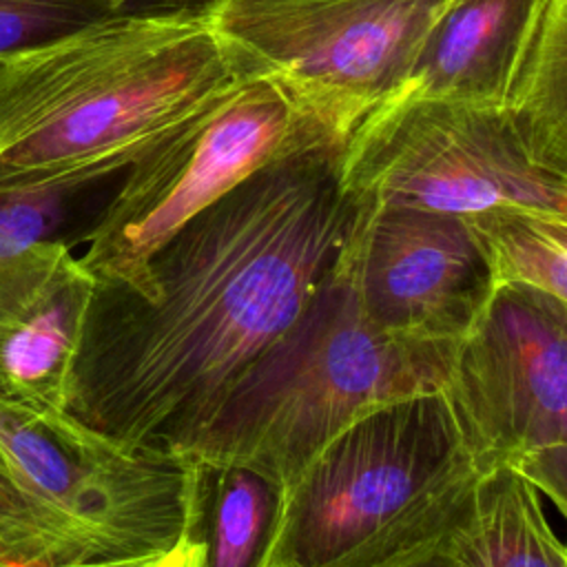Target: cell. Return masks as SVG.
Here are the masks:
<instances>
[{"label":"cell","instance_id":"cell-2","mask_svg":"<svg viewBox=\"0 0 567 567\" xmlns=\"http://www.w3.org/2000/svg\"><path fill=\"white\" fill-rule=\"evenodd\" d=\"M237 82L199 4L100 16L0 64V195L126 171Z\"/></svg>","mask_w":567,"mask_h":567},{"label":"cell","instance_id":"cell-15","mask_svg":"<svg viewBox=\"0 0 567 567\" xmlns=\"http://www.w3.org/2000/svg\"><path fill=\"white\" fill-rule=\"evenodd\" d=\"M461 219L492 290L525 286L567 303V215L498 206Z\"/></svg>","mask_w":567,"mask_h":567},{"label":"cell","instance_id":"cell-7","mask_svg":"<svg viewBox=\"0 0 567 567\" xmlns=\"http://www.w3.org/2000/svg\"><path fill=\"white\" fill-rule=\"evenodd\" d=\"M310 151L326 153L286 97L239 80L126 168L80 261L95 281L137 288L148 257L188 219L257 171Z\"/></svg>","mask_w":567,"mask_h":567},{"label":"cell","instance_id":"cell-10","mask_svg":"<svg viewBox=\"0 0 567 567\" xmlns=\"http://www.w3.org/2000/svg\"><path fill=\"white\" fill-rule=\"evenodd\" d=\"M334 268L377 328L412 341L456 343L492 295L461 217L374 199H352Z\"/></svg>","mask_w":567,"mask_h":567},{"label":"cell","instance_id":"cell-12","mask_svg":"<svg viewBox=\"0 0 567 567\" xmlns=\"http://www.w3.org/2000/svg\"><path fill=\"white\" fill-rule=\"evenodd\" d=\"M483 106L534 166L567 177V0H525Z\"/></svg>","mask_w":567,"mask_h":567},{"label":"cell","instance_id":"cell-16","mask_svg":"<svg viewBox=\"0 0 567 567\" xmlns=\"http://www.w3.org/2000/svg\"><path fill=\"white\" fill-rule=\"evenodd\" d=\"M275 512V489L241 467L206 472V567H257Z\"/></svg>","mask_w":567,"mask_h":567},{"label":"cell","instance_id":"cell-8","mask_svg":"<svg viewBox=\"0 0 567 567\" xmlns=\"http://www.w3.org/2000/svg\"><path fill=\"white\" fill-rule=\"evenodd\" d=\"M467 454L512 467L567 514V303L525 286L492 290L456 341L443 390Z\"/></svg>","mask_w":567,"mask_h":567},{"label":"cell","instance_id":"cell-18","mask_svg":"<svg viewBox=\"0 0 567 567\" xmlns=\"http://www.w3.org/2000/svg\"><path fill=\"white\" fill-rule=\"evenodd\" d=\"M89 186L0 195V257L35 241L82 244L97 213H82Z\"/></svg>","mask_w":567,"mask_h":567},{"label":"cell","instance_id":"cell-23","mask_svg":"<svg viewBox=\"0 0 567 567\" xmlns=\"http://www.w3.org/2000/svg\"><path fill=\"white\" fill-rule=\"evenodd\" d=\"M89 2H95L109 11H124V7L131 4L133 0H89ZM175 4H186V0H175Z\"/></svg>","mask_w":567,"mask_h":567},{"label":"cell","instance_id":"cell-4","mask_svg":"<svg viewBox=\"0 0 567 567\" xmlns=\"http://www.w3.org/2000/svg\"><path fill=\"white\" fill-rule=\"evenodd\" d=\"M478 476L443 392L385 403L275 498L257 567H401L436 551Z\"/></svg>","mask_w":567,"mask_h":567},{"label":"cell","instance_id":"cell-9","mask_svg":"<svg viewBox=\"0 0 567 567\" xmlns=\"http://www.w3.org/2000/svg\"><path fill=\"white\" fill-rule=\"evenodd\" d=\"M337 179L352 199L454 217L498 206L567 215V177L534 166L465 100L390 93L350 133Z\"/></svg>","mask_w":567,"mask_h":567},{"label":"cell","instance_id":"cell-22","mask_svg":"<svg viewBox=\"0 0 567 567\" xmlns=\"http://www.w3.org/2000/svg\"><path fill=\"white\" fill-rule=\"evenodd\" d=\"M401 567H443V565H441L436 551H432V554H425V556H421V558H414V560H410V563H405V565H401Z\"/></svg>","mask_w":567,"mask_h":567},{"label":"cell","instance_id":"cell-14","mask_svg":"<svg viewBox=\"0 0 567 567\" xmlns=\"http://www.w3.org/2000/svg\"><path fill=\"white\" fill-rule=\"evenodd\" d=\"M525 0H461L392 93L485 104Z\"/></svg>","mask_w":567,"mask_h":567},{"label":"cell","instance_id":"cell-13","mask_svg":"<svg viewBox=\"0 0 567 567\" xmlns=\"http://www.w3.org/2000/svg\"><path fill=\"white\" fill-rule=\"evenodd\" d=\"M436 556L443 567H567L543 494L512 467L478 476Z\"/></svg>","mask_w":567,"mask_h":567},{"label":"cell","instance_id":"cell-5","mask_svg":"<svg viewBox=\"0 0 567 567\" xmlns=\"http://www.w3.org/2000/svg\"><path fill=\"white\" fill-rule=\"evenodd\" d=\"M458 2L204 0L199 9L237 78L277 89L337 157Z\"/></svg>","mask_w":567,"mask_h":567},{"label":"cell","instance_id":"cell-20","mask_svg":"<svg viewBox=\"0 0 567 567\" xmlns=\"http://www.w3.org/2000/svg\"><path fill=\"white\" fill-rule=\"evenodd\" d=\"M151 567H206L204 536H186L175 547L164 551Z\"/></svg>","mask_w":567,"mask_h":567},{"label":"cell","instance_id":"cell-24","mask_svg":"<svg viewBox=\"0 0 567 567\" xmlns=\"http://www.w3.org/2000/svg\"><path fill=\"white\" fill-rule=\"evenodd\" d=\"M0 567H7V565H4V563H0Z\"/></svg>","mask_w":567,"mask_h":567},{"label":"cell","instance_id":"cell-1","mask_svg":"<svg viewBox=\"0 0 567 567\" xmlns=\"http://www.w3.org/2000/svg\"><path fill=\"white\" fill-rule=\"evenodd\" d=\"M350 215L337 157L299 153L188 219L137 288L95 281L64 412L131 452L188 441L303 315Z\"/></svg>","mask_w":567,"mask_h":567},{"label":"cell","instance_id":"cell-6","mask_svg":"<svg viewBox=\"0 0 567 567\" xmlns=\"http://www.w3.org/2000/svg\"><path fill=\"white\" fill-rule=\"evenodd\" d=\"M0 465L91 560L157 558L204 536V470L124 450L64 410L0 399Z\"/></svg>","mask_w":567,"mask_h":567},{"label":"cell","instance_id":"cell-21","mask_svg":"<svg viewBox=\"0 0 567 567\" xmlns=\"http://www.w3.org/2000/svg\"><path fill=\"white\" fill-rule=\"evenodd\" d=\"M159 558V556H157ZM155 558H133V560H97V563H73V565H44V567H151ZM18 567V565H7Z\"/></svg>","mask_w":567,"mask_h":567},{"label":"cell","instance_id":"cell-19","mask_svg":"<svg viewBox=\"0 0 567 567\" xmlns=\"http://www.w3.org/2000/svg\"><path fill=\"white\" fill-rule=\"evenodd\" d=\"M106 13L89 0H0V64Z\"/></svg>","mask_w":567,"mask_h":567},{"label":"cell","instance_id":"cell-3","mask_svg":"<svg viewBox=\"0 0 567 567\" xmlns=\"http://www.w3.org/2000/svg\"><path fill=\"white\" fill-rule=\"evenodd\" d=\"M454 346L412 341L377 328L332 264L303 315L168 456L204 472L250 470L279 498L365 412L443 392Z\"/></svg>","mask_w":567,"mask_h":567},{"label":"cell","instance_id":"cell-11","mask_svg":"<svg viewBox=\"0 0 567 567\" xmlns=\"http://www.w3.org/2000/svg\"><path fill=\"white\" fill-rule=\"evenodd\" d=\"M93 286L64 241L0 257V399L64 410Z\"/></svg>","mask_w":567,"mask_h":567},{"label":"cell","instance_id":"cell-17","mask_svg":"<svg viewBox=\"0 0 567 567\" xmlns=\"http://www.w3.org/2000/svg\"><path fill=\"white\" fill-rule=\"evenodd\" d=\"M0 563L18 567L97 563L0 465Z\"/></svg>","mask_w":567,"mask_h":567}]
</instances>
